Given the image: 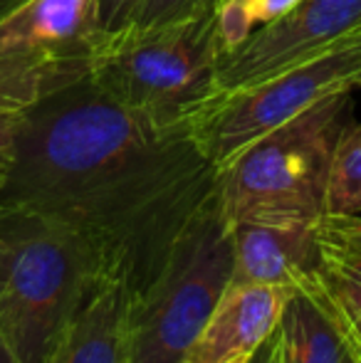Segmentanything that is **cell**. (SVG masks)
Here are the masks:
<instances>
[{
    "instance_id": "cell-1",
    "label": "cell",
    "mask_w": 361,
    "mask_h": 363,
    "mask_svg": "<svg viewBox=\"0 0 361 363\" xmlns=\"http://www.w3.org/2000/svg\"><path fill=\"white\" fill-rule=\"evenodd\" d=\"M216 176L193 126L159 124L89 77L20 111L0 211L74 230L134 299L216 193Z\"/></svg>"
},
{
    "instance_id": "cell-2",
    "label": "cell",
    "mask_w": 361,
    "mask_h": 363,
    "mask_svg": "<svg viewBox=\"0 0 361 363\" xmlns=\"http://www.w3.org/2000/svg\"><path fill=\"white\" fill-rule=\"evenodd\" d=\"M101 277L94 250L74 230L0 211V341L13 361H48Z\"/></svg>"
},
{
    "instance_id": "cell-3",
    "label": "cell",
    "mask_w": 361,
    "mask_h": 363,
    "mask_svg": "<svg viewBox=\"0 0 361 363\" xmlns=\"http://www.w3.org/2000/svg\"><path fill=\"white\" fill-rule=\"evenodd\" d=\"M218 3L174 23L104 38L91 72L94 84L164 126H196L226 94Z\"/></svg>"
},
{
    "instance_id": "cell-4",
    "label": "cell",
    "mask_w": 361,
    "mask_h": 363,
    "mask_svg": "<svg viewBox=\"0 0 361 363\" xmlns=\"http://www.w3.org/2000/svg\"><path fill=\"white\" fill-rule=\"evenodd\" d=\"M352 91L322 96L218 168L216 196L228 223H319L324 218L334 148L354 119Z\"/></svg>"
},
{
    "instance_id": "cell-5",
    "label": "cell",
    "mask_w": 361,
    "mask_h": 363,
    "mask_svg": "<svg viewBox=\"0 0 361 363\" xmlns=\"http://www.w3.org/2000/svg\"><path fill=\"white\" fill-rule=\"evenodd\" d=\"M231 277V223L213 193L183 228L154 282L129 299L126 363H181Z\"/></svg>"
},
{
    "instance_id": "cell-6",
    "label": "cell",
    "mask_w": 361,
    "mask_h": 363,
    "mask_svg": "<svg viewBox=\"0 0 361 363\" xmlns=\"http://www.w3.org/2000/svg\"><path fill=\"white\" fill-rule=\"evenodd\" d=\"M104 35L96 0H28L0 18V109L20 111L89 79Z\"/></svg>"
},
{
    "instance_id": "cell-7",
    "label": "cell",
    "mask_w": 361,
    "mask_h": 363,
    "mask_svg": "<svg viewBox=\"0 0 361 363\" xmlns=\"http://www.w3.org/2000/svg\"><path fill=\"white\" fill-rule=\"evenodd\" d=\"M354 86H361V35H349L329 52L287 72L226 91L196 121L193 131L211 163L221 168L245 146L292 121L322 96Z\"/></svg>"
},
{
    "instance_id": "cell-8",
    "label": "cell",
    "mask_w": 361,
    "mask_h": 363,
    "mask_svg": "<svg viewBox=\"0 0 361 363\" xmlns=\"http://www.w3.org/2000/svg\"><path fill=\"white\" fill-rule=\"evenodd\" d=\"M361 25V0H299L223 55V91L274 77L337 48Z\"/></svg>"
},
{
    "instance_id": "cell-9",
    "label": "cell",
    "mask_w": 361,
    "mask_h": 363,
    "mask_svg": "<svg viewBox=\"0 0 361 363\" xmlns=\"http://www.w3.org/2000/svg\"><path fill=\"white\" fill-rule=\"evenodd\" d=\"M292 291L289 287L257 282L228 284L183 361L221 363L252 359L255 351L277 331Z\"/></svg>"
},
{
    "instance_id": "cell-10",
    "label": "cell",
    "mask_w": 361,
    "mask_h": 363,
    "mask_svg": "<svg viewBox=\"0 0 361 363\" xmlns=\"http://www.w3.org/2000/svg\"><path fill=\"white\" fill-rule=\"evenodd\" d=\"M233 277L231 284L257 282L294 289L322 262L317 223H245L231 225Z\"/></svg>"
},
{
    "instance_id": "cell-11",
    "label": "cell",
    "mask_w": 361,
    "mask_h": 363,
    "mask_svg": "<svg viewBox=\"0 0 361 363\" xmlns=\"http://www.w3.org/2000/svg\"><path fill=\"white\" fill-rule=\"evenodd\" d=\"M277 334L279 363H361V351L339 321L317 272L294 287Z\"/></svg>"
},
{
    "instance_id": "cell-12",
    "label": "cell",
    "mask_w": 361,
    "mask_h": 363,
    "mask_svg": "<svg viewBox=\"0 0 361 363\" xmlns=\"http://www.w3.org/2000/svg\"><path fill=\"white\" fill-rule=\"evenodd\" d=\"M129 291L116 277L94 284L45 363H126Z\"/></svg>"
},
{
    "instance_id": "cell-13",
    "label": "cell",
    "mask_w": 361,
    "mask_h": 363,
    "mask_svg": "<svg viewBox=\"0 0 361 363\" xmlns=\"http://www.w3.org/2000/svg\"><path fill=\"white\" fill-rule=\"evenodd\" d=\"M324 216H361V124L354 119L334 148Z\"/></svg>"
},
{
    "instance_id": "cell-14",
    "label": "cell",
    "mask_w": 361,
    "mask_h": 363,
    "mask_svg": "<svg viewBox=\"0 0 361 363\" xmlns=\"http://www.w3.org/2000/svg\"><path fill=\"white\" fill-rule=\"evenodd\" d=\"M297 3L299 0H221L218 3V25H221L223 50L231 52L260 25L277 20Z\"/></svg>"
},
{
    "instance_id": "cell-15",
    "label": "cell",
    "mask_w": 361,
    "mask_h": 363,
    "mask_svg": "<svg viewBox=\"0 0 361 363\" xmlns=\"http://www.w3.org/2000/svg\"><path fill=\"white\" fill-rule=\"evenodd\" d=\"M317 274L339 306L361 324V255L322 242V262Z\"/></svg>"
},
{
    "instance_id": "cell-16",
    "label": "cell",
    "mask_w": 361,
    "mask_h": 363,
    "mask_svg": "<svg viewBox=\"0 0 361 363\" xmlns=\"http://www.w3.org/2000/svg\"><path fill=\"white\" fill-rule=\"evenodd\" d=\"M213 3L216 0H141L134 23L129 28H154V25L174 23V20L188 18Z\"/></svg>"
},
{
    "instance_id": "cell-17",
    "label": "cell",
    "mask_w": 361,
    "mask_h": 363,
    "mask_svg": "<svg viewBox=\"0 0 361 363\" xmlns=\"http://www.w3.org/2000/svg\"><path fill=\"white\" fill-rule=\"evenodd\" d=\"M317 233L324 245L361 255V216H324L317 223Z\"/></svg>"
},
{
    "instance_id": "cell-18",
    "label": "cell",
    "mask_w": 361,
    "mask_h": 363,
    "mask_svg": "<svg viewBox=\"0 0 361 363\" xmlns=\"http://www.w3.org/2000/svg\"><path fill=\"white\" fill-rule=\"evenodd\" d=\"M141 0H96V23L104 38L124 33L139 10Z\"/></svg>"
},
{
    "instance_id": "cell-19",
    "label": "cell",
    "mask_w": 361,
    "mask_h": 363,
    "mask_svg": "<svg viewBox=\"0 0 361 363\" xmlns=\"http://www.w3.org/2000/svg\"><path fill=\"white\" fill-rule=\"evenodd\" d=\"M18 116L20 114L0 109V198H3V188H5V181H8L10 166H13Z\"/></svg>"
},
{
    "instance_id": "cell-20",
    "label": "cell",
    "mask_w": 361,
    "mask_h": 363,
    "mask_svg": "<svg viewBox=\"0 0 361 363\" xmlns=\"http://www.w3.org/2000/svg\"><path fill=\"white\" fill-rule=\"evenodd\" d=\"M322 284H324V282H322ZM324 289H327V287H324ZM327 294H329V299H332V306H334V311H337L339 321H342V324H344V329L349 331V336H352V341H354V344H357V349L361 351V324H359V321H354L352 316H349L347 311H344L342 306H339V301L332 296V291L327 289Z\"/></svg>"
},
{
    "instance_id": "cell-21",
    "label": "cell",
    "mask_w": 361,
    "mask_h": 363,
    "mask_svg": "<svg viewBox=\"0 0 361 363\" xmlns=\"http://www.w3.org/2000/svg\"><path fill=\"white\" fill-rule=\"evenodd\" d=\"M250 363H279V334L274 331L270 339L255 351Z\"/></svg>"
},
{
    "instance_id": "cell-22",
    "label": "cell",
    "mask_w": 361,
    "mask_h": 363,
    "mask_svg": "<svg viewBox=\"0 0 361 363\" xmlns=\"http://www.w3.org/2000/svg\"><path fill=\"white\" fill-rule=\"evenodd\" d=\"M0 363H15V361H13V356H10V351L5 349L3 341H0Z\"/></svg>"
},
{
    "instance_id": "cell-23",
    "label": "cell",
    "mask_w": 361,
    "mask_h": 363,
    "mask_svg": "<svg viewBox=\"0 0 361 363\" xmlns=\"http://www.w3.org/2000/svg\"><path fill=\"white\" fill-rule=\"evenodd\" d=\"M221 363H250V359H231V361H221Z\"/></svg>"
},
{
    "instance_id": "cell-24",
    "label": "cell",
    "mask_w": 361,
    "mask_h": 363,
    "mask_svg": "<svg viewBox=\"0 0 361 363\" xmlns=\"http://www.w3.org/2000/svg\"><path fill=\"white\" fill-rule=\"evenodd\" d=\"M352 35H361V25H359V28H357V30H354V33H352Z\"/></svg>"
},
{
    "instance_id": "cell-25",
    "label": "cell",
    "mask_w": 361,
    "mask_h": 363,
    "mask_svg": "<svg viewBox=\"0 0 361 363\" xmlns=\"http://www.w3.org/2000/svg\"><path fill=\"white\" fill-rule=\"evenodd\" d=\"M181 363H186V361H181Z\"/></svg>"
}]
</instances>
